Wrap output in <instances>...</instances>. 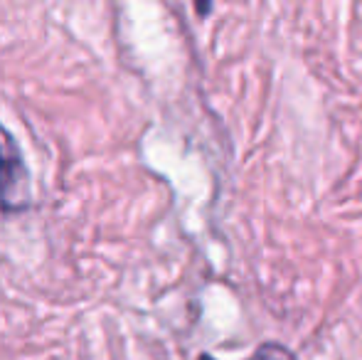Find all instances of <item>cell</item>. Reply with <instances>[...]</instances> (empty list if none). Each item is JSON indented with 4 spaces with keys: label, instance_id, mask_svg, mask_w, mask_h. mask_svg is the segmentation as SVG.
Returning a JSON list of instances; mask_svg holds the SVG:
<instances>
[{
    "label": "cell",
    "instance_id": "obj_1",
    "mask_svg": "<svg viewBox=\"0 0 362 360\" xmlns=\"http://www.w3.org/2000/svg\"><path fill=\"white\" fill-rule=\"evenodd\" d=\"M33 202V180L18 141L5 126H0V210L13 215Z\"/></svg>",
    "mask_w": 362,
    "mask_h": 360
},
{
    "label": "cell",
    "instance_id": "obj_2",
    "mask_svg": "<svg viewBox=\"0 0 362 360\" xmlns=\"http://www.w3.org/2000/svg\"><path fill=\"white\" fill-rule=\"evenodd\" d=\"M249 360H296V356L281 343H264Z\"/></svg>",
    "mask_w": 362,
    "mask_h": 360
},
{
    "label": "cell",
    "instance_id": "obj_3",
    "mask_svg": "<svg viewBox=\"0 0 362 360\" xmlns=\"http://www.w3.org/2000/svg\"><path fill=\"white\" fill-rule=\"evenodd\" d=\"M197 360H217V358H212V356H207V353H202V356L197 358Z\"/></svg>",
    "mask_w": 362,
    "mask_h": 360
}]
</instances>
